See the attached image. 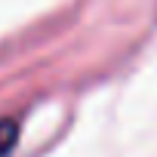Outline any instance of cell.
<instances>
[{"label": "cell", "mask_w": 157, "mask_h": 157, "mask_svg": "<svg viewBox=\"0 0 157 157\" xmlns=\"http://www.w3.org/2000/svg\"><path fill=\"white\" fill-rule=\"evenodd\" d=\"M16 139H19V123L13 117H3L0 120V157L16 145Z\"/></svg>", "instance_id": "obj_1"}]
</instances>
